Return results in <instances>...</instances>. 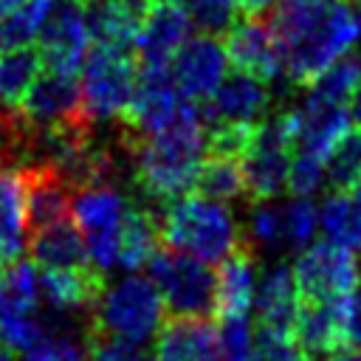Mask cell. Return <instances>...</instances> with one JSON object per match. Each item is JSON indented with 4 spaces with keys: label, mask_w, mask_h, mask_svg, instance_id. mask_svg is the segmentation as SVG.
<instances>
[{
    "label": "cell",
    "mask_w": 361,
    "mask_h": 361,
    "mask_svg": "<svg viewBox=\"0 0 361 361\" xmlns=\"http://www.w3.org/2000/svg\"><path fill=\"white\" fill-rule=\"evenodd\" d=\"M245 243L251 248H282V206L259 200V206L251 212Z\"/></svg>",
    "instance_id": "cell-34"
},
{
    "label": "cell",
    "mask_w": 361,
    "mask_h": 361,
    "mask_svg": "<svg viewBox=\"0 0 361 361\" xmlns=\"http://www.w3.org/2000/svg\"><path fill=\"white\" fill-rule=\"evenodd\" d=\"M322 361H361V347H355V344H341L338 350H333L327 358H322Z\"/></svg>",
    "instance_id": "cell-39"
},
{
    "label": "cell",
    "mask_w": 361,
    "mask_h": 361,
    "mask_svg": "<svg viewBox=\"0 0 361 361\" xmlns=\"http://www.w3.org/2000/svg\"><path fill=\"white\" fill-rule=\"evenodd\" d=\"M223 48L228 62L245 73H254L265 82L282 73L276 37L271 20L262 11H240L234 23L226 28Z\"/></svg>",
    "instance_id": "cell-12"
},
{
    "label": "cell",
    "mask_w": 361,
    "mask_h": 361,
    "mask_svg": "<svg viewBox=\"0 0 361 361\" xmlns=\"http://www.w3.org/2000/svg\"><path fill=\"white\" fill-rule=\"evenodd\" d=\"M192 20L180 0H147L141 28L133 42L138 68H166L175 51L189 39Z\"/></svg>",
    "instance_id": "cell-10"
},
{
    "label": "cell",
    "mask_w": 361,
    "mask_h": 361,
    "mask_svg": "<svg viewBox=\"0 0 361 361\" xmlns=\"http://www.w3.org/2000/svg\"><path fill=\"white\" fill-rule=\"evenodd\" d=\"M158 245H161L158 214H152V209L147 206H127L118 223L116 262H121V268L127 271H141L149 262V257L158 251Z\"/></svg>",
    "instance_id": "cell-23"
},
{
    "label": "cell",
    "mask_w": 361,
    "mask_h": 361,
    "mask_svg": "<svg viewBox=\"0 0 361 361\" xmlns=\"http://www.w3.org/2000/svg\"><path fill=\"white\" fill-rule=\"evenodd\" d=\"M217 361H254V327L248 313L220 316Z\"/></svg>",
    "instance_id": "cell-29"
},
{
    "label": "cell",
    "mask_w": 361,
    "mask_h": 361,
    "mask_svg": "<svg viewBox=\"0 0 361 361\" xmlns=\"http://www.w3.org/2000/svg\"><path fill=\"white\" fill-rule=\"evenodd\" d=\"M82 107L85 113L99 118H118L135 90L138 79V62L127 51H107V48H87L82 59Z\"/></svg>",
    "instance_id": "cell-7"
},
{
    "label": "cell",
    "mask_w": 361,
    "mask_h": 361,
    "mask_svg": "<svg viewBox=\"0 0 361 361\" xmlns=\"http://www.w3.org/2000/svg\"><path fill=\"white\" fill-rule=\"evenodd\" d=\"M48 6L51 0H23L14 11H8L0 20V54L25 48L31 39H37V31H39V23Z\"/></svg>",
    "instance_id": "cell-28"
},
{
    "label": "cell",
    "mask_w": 361,
    "mask_h": 361,
    "mask_svg": "<svg viewBox=\"0 0 361 361\" xmlns=\"http://www.w3.org/2000/svg\"><path fill=\"white\" fill-rule=\"evenodd\" d=\"M344 330H347V344L361 347V271L355 285L347 293V313H344Z\"/></svg>",
    "instance_id": "cell-37"
},
{
    "label": "cell",
    "mask_w": 361,
    "mask_h": 361,
    "mask_svg": "<svg viewBox=\"0 0 361 361\" xmlns=\"http://www.w3.org/2000/svg\"><path fill=\"white\" fill-rule=\"evenodd\" d=\"M87 361H152V353L144 347V341H130L87 327Z\"/></svg>",
    "instance_id": "cell-33"
},
{
    "label": "cell",
    "mask_w": 361,
    "mask_h": 361,
    "mask_svg": "<svg viewBox=\"0 0 361 361\" xmlns=\"http://www.w3.org/2000/svg\"><path fill=\"white\" fill-rule=\"evenodd\" d=\"M195 104L200 107L203 124H212V121L257 124V118L268 107V85L265 79L237 68L220 79V85L206 102H195Z\"/></svg>",
    "instance_id": "cell-16"
},
{
    "label": "cell",
    "mask_w": 361,
    "mask_h": 361,
    "mask_svg": "<svg viewBox=\"0 0 361 361\" xmlns=\"http://www.w3.org/2000/svg\"><path fill=\"white\" fill-rule=\"evenodd\" d=\"M274 0H234V6H237V11H262V8H268Z\"/></svg>",
    "instance_id": "cell-41"
},
{
    "label": "cell",
    "mask_w": 361,
    "mask_h": 361,
    "mask_svg": "<svg viewBox=\"0 0 361 361\" xmlns=\"http://www.w3.org/2000/svg\"><path fill=\"white\" fill-rule=\"evenodd\" d=\"M17 107L31 127H51L76 118H90L82 107V87L76 73L51 71V68H42L37 73V79L31 82V87L25 90Z\"/></svg>",
    "instance_id": "cell-13"
},
{
    "label": "cell",
    "mask_w": 361,
    "mask_h": 361,
    "mask_svg": "<svg viewBox=\"0 0 361 361\" xmlns=\"http://www.w3.org/2000/svg\"><path fill=\"white\" fill-rule=\"evenodd\" d=\"M226 68H228V56L214 34H200L195 39H186L166 65L172 85L189 102H206L226 76Z\"/></svg>",
    "instance_id": "cell-11"
},
{
    "label": "cell",
    "mask_w": 361,
    "mask_h": 361,
    "mask_svg": "<svg viewBox=\"0 0 361 361\" xmlns=\"http://www.w3.org/2000/svg\"><path fill=\"white\" fill-rule=\"evenodd\" d=\"M164 299L149 276L130 274L113 288H104L96 307L87 313V327L121 336L130 341H147L164 322Z\"/></svg>",
    "instance_id": "cell-5"
},
{
    "label": "cell",
    "mask_w": 361,
    "mask_h": 361,
    "mask_svg": "<svg viewBox=\"0 0 361 361\" xmlns=\"http://www.w3.org/2000/svg\"><path fill=\"white\" fill-rule=\"evenodd\" d=\"M39 71H42V59L37 48L25 45L14 51H3L0 54V102L17 107Z\"/></svg>",
    "instance_id": "cell-26"
},
{
    "label": "cell",
    "mask_w": 361,
    "mask_h": 361,
    "mask_svg": "<svg viewBox=\"0 0 361 361\" xmlns=\"http://www.w3.org/2000/svg\"><path fill=\"white\" fill-rule=\"evenodd\" d=\"M206 124L200 116L183 118L161 133L118 144L133 161V180L147 197L169 203L192 192L195 172L203 161Z\"/></svg>",
    "instance_id": "cell-2"
},
{
    "label": "cell",
    "mask_w": 361,
    "mask_h": 361,
    "mask_svg": "<svg viewBox=\"0 0 361 361\" xmlns=\"http://www.w3.org/2000/svg\"><path fill=\"white\" fill-rule=\"evenodd\" d=\"M254 316L257 327L271 333H293V322L299 313V290L293 282V271L285 262L271 265L262 279L254 285Z\"/></svg>",
    "instance_id": "cell-20"
},
{
    "label": "cell",
    "mask_w": 361,
    "mask_h": 361,
    "mask_svg": "<svg viewBox=\"0 0 361 361\" xmlns=\"http://www.w3.org/2000/svg\"><path fill=\"white\" fill-rule=\"evenodd\" d=\"M20 3H23V0H0V20H3L8 11H14Z\"/></svg>",
    "instance_id": "cell-42"
},
{
    "label": "cell",
    "mask_w": 361,
    "mask_h": 361,
    "mask_svg": "<svg viewBox=\"0 0 361 361\" xmlns=\"http://www.w3.org/2000/svg\"><path fill=\"white\" fill-rule=\"evenodd\" d=\"M23 178V223L25 234H34L45 226L71 217L73 189L51 164H25L17 166Z\"/></svg>",
    "instance_id": "cell-14"
},
{
    "label": "cell",
    "mask_w": 361,
    "mask_h": 361,
    "mask_svg": "<svg viewBox=\"0 0 361 361\" xmlns=\"http://www.w3.org/2000/svg\"><path fill=\"white\" fill-rule=\"evenodd\" d=\"M350 116L358 121V127H361V76H358V82H355V90H353V99H350Z\"/></svg>",
    "instance_id": "cell-40"
},
{
    "label": "cell",
    "mask_w": 361,
    "mask_h": 361,
    "mask_svg": "<svg viewBox=\"0 0 361 361\" xmlns=\"http://www.w3.org/2000/svg\"><path fill=\"white\" fill-rule=\"evenodd\" d=\"M347 192H350V195H353V197H355V200L361 203V178H358V180H355V183H353V186H350Z\"/></svg>",
    "instance_id": "cell-43"
},
{
    "label": "cell",
    "mask_w": 361,
    "mask_h": 361,
    "mask_svg": "<svg viewBox=\"0 0 361 361\" xmlns=\"http://www.w3.org/2000/svg\"><path fill=\"white\" fill-rule=\"evenodd\" d=\"M20 254H23V240H14V237L0 231V268H6L8 262L20 259Z\"/></svg>",
    "instance_id": "cell-38"
},
{
    "label": "cell",
    "mask_w": 361,
    "mask_h": 361,
    "mask_svg": "<svg viewBox=\"0 0 361 361\" xmlns=\"http://www.w3.org/2000/svg\"><path fill=\"white\" fill-rule=\"evenodd\" d=\"M290 271L299 299H341L358 279L355 251L330 240L305 245Z\"/></svg>",
    "instance_id": "cell-8"
},
{
    "label": "cell",
    "mask_w": 361,
    "mask_h": 361,
    "mask_svg": "<svg viewBox=\"0 0 361 361\" xmlns=\"http://www.w3.org/2000/svg\"><path fill=\"white\" fill-rule=\"evenodd\" d=\"M319 228L324 240L361 251V203L347 189H336L319 209Z\"/></svg>",
    "instance_id": "cell-24"
},
{
    "label": "cell",
    "mask_w": 361,
    "mask_h": 361,
    "mask_svg": "<svg viewBox=\"0 0 361 361\" xmlns=\"http://www.w3.org/2000/svg\"><path fill=\"white\" fill-rule=\"evenodd\" d=\"M0 361H14V358H11V350L3 347V344H0Z\"/></svg>",
    "instance_id": "cell-44"
},
{
    "label": "cell",
    "mask_w": 361,
    "mask_h": 361,
    "mask_svg": "<svg viewBox=\"0 0 361 361\" xmlns=\"http://www.w3.org/2000/svg\"><path fill=\"white\" fill-rule=\"evenodd\" d=\"M0 231L23 240L25 223H23V178L17 166L0 169Z\"/></svg>",
    "instance_id": "cell-32"
},
{
    "label": "cell",
    "mask_w": 361,
    "mask_h": 361,
    "mask_svg": "<svg viewBox=\"0 0 361 361\" xmlns=\"http://www.w3.org/2000/svg\"><path fill=\"white\" fill-rule=\"evenodd\" d=\"M254 285H257V254L243 237L240 245L217 262V271H214V313L217 316L248 313L251 299H254Z\"/></svg>",
    "instance_id": "cell-21"
},
{
    "label": "cell",
    "mask_w": 361,
    "mask_h": 361,
    "mask_svg": "<svg viewBox=\"0 0 361 361\" xmlns=\"http://www.w3.org/2000/svg\"><path fill=\"white\" fill-rule=\"evenodd\" d=\"M158 226H161V245L186 251L209 265H217L243 240L234 214L220 200H209L200 195L197 197L180 195L164 203Z\"/></svg>",
    "instance_id": "cell-3"
},
{
    "label": "cell",
    "mask_w": 361,
    "mask_h": 361,
    "mask_svg": "<svg viewBox=\"0 0 361 361\" xmlns=\"http://www.w3.org/2000/svg\"><path fill=\"white\" fill-rule=\"evenodd\" d=\"M28 251L34 265H39L42 271H71L90 265L85 237L79 226L71 223V217L28 234Z\"/></svg>",
    "instance_id": "cell-22"
},
{
    "label": "cell",
    "mask_w": 361,
    "mask_h": 361,
    "mask_svg": "<svg viewBox=\"0 0 361 361\" xmlns=\"http://www.w3.org/2000/svg\"><path fill=\"white\" fill-rule=\"evenodd\" d=\"M152 361H217V327L209 316H169L158 327Z\"/></svg>",
    "instance_id": "cell-17"
},
{
    "label": "cell",
    "mask_w": 361,
    "mask_h": 361,
    "mask_svg": "<svg viewBox=\"0 0 361 361\" xmlns=\"http://www.w3.org/2000/svg\"><path fill=\"white\" fill-rule=\"evenodd\" d=\"M324 180H327V178H324V158L310 155V152H302V149L290 158L285 186H288L293 195L307 197V195H313Z\"/></svg>",
    "instance_id": "cell-36"
},
{
    "label": "cell",
    "mask_w": 361,
    "mask_h": 361,
    "mask_svg": "<svg viewBox=\"0 0 361 361\" xmlns=\"http://www.w3.org/2000/svg\"><path fill=\"white\" fill-rule=\"evenodd\" d=\"M147 0H85V25L96 48L133 54Z\"/></svg>",
    "instance_id": "cell-18"
},
{
    "label": "cell",
    "mask_w": 361,
    "mask_h": 361,
    "mask_svg": "<svg viewBox=\"0 0 361 361\" xmlns=\"http://www.w3.org/2000/svg\"><path fill=\"white\" fill-rule=\"evenodd\" d=\"M344 313H347V296H341V299H299V313H296L290 336L310 361H322L333 350L347 344Z\"/></svg>",
    "instance_id": "cell-15"
},
{
    "label": "cell",
    "mask_w": 361,
    "mask_h": 361,
    "mask_svg": "<svg viewBox=\"0 0 361 361\" xmlns=\"http://www.w3.org/2000/svg\"><path fill=\"white\" fill-rule=\"evenodd\" d=\"M324 178L336 189H350L361 178V127H347L324 155Z\"/></svg>",
    "instance_id": "cell-27"
},
{
    "label": "cell",
    "mask_w": 361,
    "mask_h": 361,
    "mask_svg": "<svg viewBox=\"0 0 361 361\" xmlns=\"http://www.w3.org/2000/svg\"><path fill=\"white\" fill-rule=\"evenodd\" d=\"M299 110H279L254 127V138L243 155V195L251 203L271 200L285 189L290 152L296 147Z\"/></svg>",
    "instance_id": "cell-4"
},
{
    "label": "cell",
    "mask_w": 361,
    "mask_h": 361,
    "mask_svg": "<svg viewBox=\"0 0 361 361\" xmlns=\"http://www.w3.org/2000/svg\"><path fill=\"white\" fill-rule=\"evenodd\" d=\"M268 20L293 85H310L361 39V6L350 0H274Z\"/></svg>",
    "instance_id": "cell-1"
},
{
    "label": "cell",
    "mask_w": 361,
    "mask_h": 361,
    "mask_svg": "<svg viewBox=\"0 0 361 361\" xmlns=\"http://www.w3.org/2000/svg\"><path fill=\"white\" fill-rule=\"evenodd\" d=\"M245 189L243 183V164L237 158H223V155H206L195 172L192 192L209 200H234Z\"/></svg>",
    "instance_id": "cell-25"
},
{
    "label": "cell",
    "mask_w": 361,
    "mask_h": 361,
    "mask_svg": "<svg viewBox=\"0 0 361 361\" xmlns=\"http://www.w3.org/2000/svg\"><path fill=\"white\" fill-rule=\"evenodd\" d=\"M28 135H31V124L23 118L20 107L0 102V169L14 164L23 166Z\"/></svg>",
    "instance_id": "cell-31"
},
{
    "label": "cell",
    "mask_w": 361,
    "mask_h": 361,
    "mask_svg": "<svg viewBox=\"0 0 361 361\" xmlns=\"http://www.w3.org/2000/svg\"><path fill=\"white\" fill-rule=\"evenodd\" d=\"M37 51L42 68L79 73L82 59L87 54V25H85V6L82 0H51L39 31H37Z\"/></svg>",
    "instance_id": "cell-9"
},
{
    "label": "cell",
    "mask_w": 361,
    "mask_h": 361,
    "mask_svg": "<svg viewBox=\"0 0 361 361\" xmlns=\"http://www.w3.org/2000/svg\"><path fill=\"white\" fill-rule=\"evenodd\" d=\"M319 228V212L307 197L293 195L290 203L282 206V248L302 251Z\"/></svg>",
    "instance_id": "cell-30"
},
{
    "label": "cell",
    "mask_w": 361,
    "mask_h": 361,
    "mask_svg": "<svg viewBox=\"0 0 361 361\" xmlns=\"http://www.w3.org/2000/svg\"><path fill=\"white\" fill-rule=\"evenodd\" d=\"M104 288H107V274L96 271L93 265L39 274V293L62 316L90 313L96 302L102 299Z\"/></svg>",
    "instance_id": "cell-19"
},
{
    "label": "cell",
    "mask_w": 361,
    "mask_h": 361,
    "mask_svg": "<svg viewBox=\"0 0 361 361\" xmlns=\"http://www.w3.org/2000/svg\"><path fill=\"white\" fill-rule=\"evenodd\" d=\"M189 20L203 31V34H220L226 31L234 17H237V6L234 0H180Z\"/></svg>",
    "instance_id": "cell-35"
},
{
    "label": "cell",
    "mask_w": 361,
    "mask_h": 361,
    "mask_svg": "<svg viewBox=\"0 0 361 361\" xmlns=\"http://www.w3.org/2000/svg\"><path fill=\"white\" fill-rule=\"evenodd\" d=\"M149 279L155 282L164 307L172 316H212L214 313V271L209 262L158 245L147 262Z\"/></svg>",
    "instance_id": "cell-6"
}]
</instances>
